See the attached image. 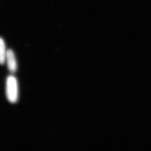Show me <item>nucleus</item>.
Masks as SVG:
<instances>
[{
    "label": "nucleus",
    "mask_w": 151,
    "mask_h": 151,
    "mask_svg": "<svg viewBox=\"0 0 151 151\" xmlns=\"http://www.w3.org/2000/svg\"><path fill=\"white\" fill-rule=\"evenodd\" d=\"M6 61L9 71L12 73H16L17 69V63L15 55L12 50L9 49L7 50Z\"/></svg>",
    "instance_id": "2"
},
{
    "label": "nucleus",
    "mask_w": 151,
    "mask_h": 151,
    "mask_svg": "<svg viewBox=\"0 0 151 151\" xmlns=\"http://www.w3.org/2000/svg\"><path fill=\"white\" fill-rule=\"evenodd\" d=\"M7 50L4 41L0 37V64L3 65L5 62Z\"/></svg>",
    "instance_id": "3"
},
{
    "label": "nucleus",
    "mask_w": 151,
    "mask_h": 151,
    "mask_svg": "<svg viewBox=\"0 0 151 151\" xmlns=\"http://www.w3.org/2000/svg\"><path fill=\"white\" fill-rule=\"evenodd\" d=\"M6 95L10 103H17L19 98V86L17 80L13 75L9 76L6 81Z\"/></svg>",
    "instance_id": "1"
}]
</instances>
